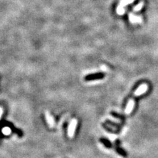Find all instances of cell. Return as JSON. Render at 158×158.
I'll list each match as a JSON object with an SVG mask.
<instances>
[{"mask_svg":"<svg viewBox=\"0 0 158 158\" xmlns=\"http://www.w3.org/2000/svg\"><path fill=\"white\" fill-rule=\"evenodd\" d=\"M77 119H73L70 123V125H69V128L68 130V134L70 137H72L74 134H75V131L77 127Z\"/></svg>","mask_w":158,"mask_h":158,"instance_id":"obj_2","label":"cell"},{"mask_svg":"<svg viewBox=\"0 0 158 158\" xmlns=\"http://www.w3.org/2000/svg\"><path fill=\"white\" fill-rule=\"evenodd\" d=\"M144 2H140L139 3H138V4L137 5V6H136L134 7V9H133V11H134L135 12H138V11H140V10L142 9L143 6H144Z\"/></svg>","mask_w":158,"mask_h":158,"instance_id":"obj_7","label":"cell"},{"mask_svg":"<svg viewBox=\"0 0 158 158\" xmlns=\"http://www.w3.org/2000/svg\"><path fill=\"white\" fill-rule=\"evenodd\" d=\"M135 0H121V1L120 2V5H121L122 6L125 7L126 6H127V5L130 4V3H132V2H134Z\"/></svg>","mask_w":158,"mask_h":158,"instance_id":"obj_10","label":"cell"},{"mask_svg":"<svg viewBox=\"0 0 158 158\" xmlns=\"http://www.w3.org/2000/svg\"><path fill=\"white\" fill-rule=\"evenodd\" d=\"M2 114H3V109L2 107H0V118H1Z\"/></svg>","mask_w":158,"mask_h":158,"instance_id":"obj_13","label":"cell"},{"mask_svg":"<svg viewBox=\"0 0 158 158\" xmlns=\"http://www.w3.org/2000/svg\"><path fill=\"white\" fill-rule=\"evenodd\" d=\"M117 152L118 153V154H121V156H124V157H126V156H127V154L125 153V152L123 151L122 149H121V148H117Z\"/></svg>","mask_w":158,"mask_h":158,"instance_id":"obj_12","label":"cell"},{"mask_svg":"<svg viewBox=\"0 0 158 158\" xmlns=\"http://www.w3.org/2000/svg\"><path fill=\"white\" fill-rule=\"evenodd\" d=\"M125 9L124 7L122 6L121 5H118L117 8V13L118 15H123L125 13Z\"/></svg>","mask_w":158,"mask_h":158,"instance_id":"obj_8","label":"cell"},{"mask_svg":"<svg viewBox=\"0 0 158 158\" xmlns=\"http://www.w3.org/2000/svg\"><path fill=\"white\" fill-rule=\"evenodd\" d=\"M104 75L103 74L101 73H98V74H96V75H89L88 77H86V80H94V79H100V78H102Z\"/></svg>","mask_w":158,"mask_h":158,"instance_id":"obj_6","label":"cell"},{"mask_svg":"<svg viewBox=\"0 0 158 158\" xmlns=\"http://www.w3.org/2000/svg\"><path fill=\"white\" fill-rule=\"evenodd\" d=\"M46 121H47V123H48V124L50 125L51 127L53 126L54 125V119L53 117L49 114V113L46 111Z\"/></svg>","mask_w":158,"mask_h":158,"instance_id":"obj_5","label":"cell"},{"mask_svg":"<svg viewBox=\"0 0 158 158\" xmlns=\"http://www.w3.org/2000/svg\"><path fill=\"white\" fill-rule=\"evenodd\" d=\"M11 128H9V127H4L2 129V132L6 135H9L10 133H11Z\"/></svg>","mask_w":158,"mask_h":158,"instance_id":"obj_11","label":"cell"},{"mask_svg":"<svg viewBox=\"0 0 158 158\" xmlns=\"http://www.w3.org/2000/svg\"><path fill=\"white\" fill-rule=\"evenodd\" d=\"M134 107H135V101L133 99H131V100H129V101H128L127 107L125 109L126 114H127V115L130 114V113L132 112Z\"/></svg>","mask_w":158,"mask_h":158,"instance_id":"obj_4","label":"cell"},{"mask_svg":"<svg viewBox=\"0 0 158 158\" xmlns=\"http://www.w3.org/2000/svg\"><path fill=\"white\" fill-rule=\"evenodd\" d=\"M100 141L102 142V144L104 145V146H106L107 148H111V142L109 141L108 140H107V139H105V138H101L100 139Z\"/></svg>","mask_w":158,"mask_h":158,"instance_id":"obj_9","label":"cell"},{"mask_svg":"<svg viewBox=\"0 0 158 158\" xmlns=\"http://www.w3.org/2000/svg\"><path fill=\"white\" fill-rule=\"evenodd\" d=\"M148 89V86L146 85V84H142V85L138 87L136 91L134 93V96H140L143 94H144L147 92Z\"/></svg>","mask_w":158,"mask_h":158,"instance_id":"obj_1","label":"cell"},{"mask_svg":"<svg viewBox=\"0 0 158 158\" xmlns=\"http://www.w3.org/2000/svg\"><path fill=\"white\" fill-rule=\"evenodd\" d=\"M128 18H129V20L131 23H141L142 22V19L139 17V16H136L134 14L132 13H129V15H128Z\"/></svg>","mask_w":158,"mask_h":158,"instance_id":"obj_3","label":"cell"}]
</instances>
